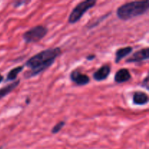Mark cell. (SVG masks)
Wrapping results in <instances>:
<instances>
[{"label": "cell", "mask_w": 149, "mask_h": 149, "mask_svg": "<svg viewBox=\"0 0 149 149\" xmlns=\"http://www.w3.org/2000/svg\"><path fill=\"white\" fill-rule=\"evenodd\" d=\"M96 58V55H94V54H91V55H87V57H86V60H87V61H93V60H94L95 58Z\"/></svg>", "instance_id": "9a60e30c"}, {"label": "cell", "mask_w": 149, "mask_h": 149, "mask_svg": "<svg viewBox=\"0 0 149 149\" xmlns=\"http://www.w3.org/2000/svg\"><path fill=\"white\" fill-rule=\"evenodd\" d=\"M61 53V48L56 47L44 49L31 57L25 63L24 66L27 67L29 71H26L23 74L24 78L31 79L46 71L47 68L52 66Z\"/></svg>", "instance_id": "6da1fadb"}, {"label": "cell", "mask_w": 149, "mask_h": 149, "mask_svg": "<svg viewBox=\"0 0 149 149\" xmlns=\"http://www.w3.org/2000/svg\"><path fill=\"white\" fill-rule=\"evenodd\" d=\"M24 69V65H19V66L15 67V68H12L7 74V77H6V81H15L17 79V76Z\"/></svg>", "instance_id": "7c38bea8"}, {"label": "cell", "mask_w": 149, "mask_h": 149, "mask_svg": "<svg viewBox=\"0 0 149 149\" xmlns=\"http://www.w3.org/2000/svg\"><path fill=\"white\" fill-rule=\"evenodd\" d=\"M3 80H4V77H3V76L0 74V84H1V81H2Z\"/></svg>", "instance_id": "e0dca14e"}, {"label": "cell", "mask_w": 149, "mask_h": 149, "mask_svg": "<svg viewBox=\"0 0 149 149\" xmlns=\"http://www.w3.org/2000/svg\"><path fill=\"white\" fill-rule=\"evenodd\" d=\"M133 50V48L130 46L119 48L115 52V63H119L123 58L128 56Z\"/></svg>", "instance_id": "30bf717a"}, {"label": "cell", "mask_w": 149, "mask_h": 149, "mask_svg": "<svg viewBox=\"0 0 149 149\" xmlns=\"http://www.w3.org/2000/svg\"><path fill=\"white\" fill-rule=\"evenodd\" d=\"M97 4L96 0H87L82 1L77 4L72 10L68 17V23L70 24H75L81 19L82 16L90 9L93 8Z\"/></svg>", "instance_id": "3957f363"}, {"label": "cell", "mask_w": 149, "mask_h": 149, "mask_svg": "<svg viewBox=\"0 0 149 149\" xmlns=\"http://www.w3.org/2000/svg\"><path fill=\"white\" fill-rule=\"evenodd\" d=\"M48 33V29L42 25H39L26 31L22 37L27 44L36 43L42 40Z\"/></svg>", "instance_id": "277c9868"}, {"label": "cell", "mask_w": 149, "mask_h": 149, "mask_svg": "<svg viewBox=\"0 0 149 149\" xmlns=\"http://www.w3.org/2000/svg\"><path fill=\"white\" fill-rule=\"evenodd\" d=\"M131 78L132 76L129 70L127 68H122L116 71L113 80L117 84H122V83L127 82L131 79Z\"/></svg>", "instance_id": "ba28073f"}, {"label": "cell", "mask_w": 149, "mask_h": 149, "mask_svg": "<svg viewBox=\"0 0 149 149\" xmlns=\"http://www.w3.org/2000/svg\"><path fill=\"white\" fill-rule=\"evenodd\" d=\"M20 80L17 79L15 80V81H13L10 84H7V85L4 86L2 88L0 89V100L2 98H4V97H6L7 95H8L10 93L13 91L15 89L17 88V86L20 84Z\"/></svg>", "instance_id": "8fae6325"}, {"label": "cell", "mask_w": 149, "mask_h": 149, "mask_svg": "<svg viewBox=\"0 0 149 149\" xmlns=\"http://www.w3.org/2000/svg\"><path fill=\"white\" fill-rule=\"evenodd\" d=\"M149 10L148 1H133L126 2L116 10V16L122 20H129L146 14Z\"/></svg>", "instance_id": "7a4b0ae2"}, {"label": "cell", "mask_w": 149, "mask_h": 149, "mask_svg": "<svg viewBox=\"0 0 149 149\" xmlns=\"http://www.w3.org/2000/svg\"><path fill=\"white\" fill-rule=\"evenodd\" d=\"M141 86L143 87H145L146 90H148V75L145 77V79H143V81H142Z\"/></svg>", "instance_id": "5bb4252c"}, {"label": "cell", "mask_w": 149, "mask_h": 149, "mask_svg": "<svg viewBox=\"0 0 149 149\" xmlns=\"http://www.w3.org/2000/svg\"><path fill=\"white\" fill-rule=\"evenodd\" d=\"M65 122H64V121H61V122L57 123L56 125L52 128L51 132H52V134H54V135H55V134L58 133V132H59L63 128V127L65 126Z\"/></svg>", "instance_id": "4fadbf2b"}, {"label": "cell", "mask_w": 149, "mask_h": 149, "mask_svg": "<svg viewBox=\"0 0 149 149\" xmlns=\"http://www.w3.org/2000/svg\"><path fill=\"white\" fill-rule=\"evenodd\" d=\"M132 103L138 106H144L148 103V96L142 91H136L132 95Z\"/></svg>", "instance_id": "9c48e42d"}, {"label": "cell", "mask_w": 149, "mask_h": 149, "mask_svg": "<svg viewBox=\"0 0 149 149\" xmlns=\"http://www.w3.org/2000/svg\"><path fill=\"white\" fill-rule=\"evenodd\" d=\"M111 71V68L110 65L105 64L93 73V77L96 81H104L109 77Z\"/></svg>", "instance_id": "52a82bcc"}, {"label": "cell", "mask_w": 149, "mask_h": 149, "mask_svg": "<svg viewBox=\"0 0 149 149\" xmlns=\"http://www.w3.org/2000/svg\"><path fill=\"white\" fill-rule=\"evenodd\" d=\"M149 58V48L145 47L141 49L140 50L134 52L130 57L126 60V63H141L144 61H147Z\"/></svg>", "instance_id": "8992f818"}, {"label": "cell", "mask_w": 149, "mask_h": 149, "mask_svg": "<svg viewBox=\"0 0 149 149\" xmlns=\"http://www.w3.org/2000/svg\"><path fill=\"white\" fill-rule=\"evenodd\" d=\"M70 79L77 86H85L90 82V78L78 69L73 70L70 74Z\"/></svg>", "instance_id": "5b68a950"}, {"label": "cell", "mask_w": 149, "mask_h": 149, "mask_svg": "<svg viewBox=\"0 0 149 149\" xmlns=\"http://www.w3.org/2000/svg\"><path fill=\"white\" fill-rule=\"evenodd\" d=\"M25 3H26V1H15V2L14 3V7H20V5H22L23 4H25Z\"/></svg>", "instance_id": "2e32d148"}]
</instances>
